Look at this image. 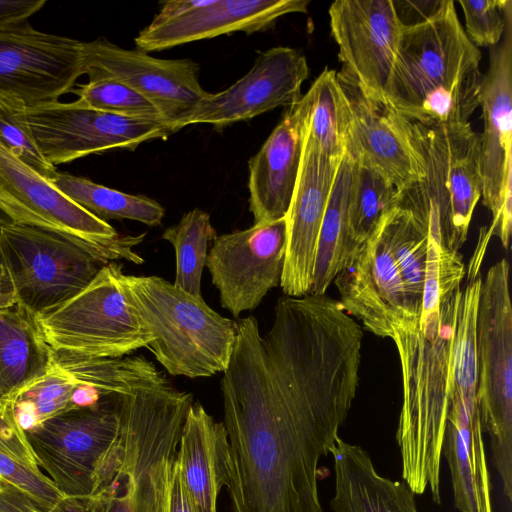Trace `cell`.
<instances>
[{"instance_id": "cell-7", "label": "cell", "mask_w": 512, "mask_h": 512, "mask_svg": "<svg viewBox=\"0 0 512 512\" xmlns=\"http://www.w3.org/2000/svg\"><path fill=\"white\" fill-rule=\"evenodd\" d=\"M417 126L426 174L401 193L398 205L411 211L436 245L458 252L482 196L481 136L470 122Z\"/></svg>"}, {"instance_id": "cell-3", "label": "cell", "mask_w": 512, "mask_h": 512, "mask_svg": "<svg viewBox=\"0 0 512 512\" xmlns=\"http://www.w3.org/2000/svg\"><path fill=\"white\" fill-rule=\"evenodd\" d=\"M461 287L442 295L437 308H422L418 320L395 328L403 403L396 441L402 477L414 494L429 487L440 505L442 446L456 392L453 375L454 321Z\"/></svg>"}, {"instance_id": "cell-43", "label": "cell", "mask_w": 512, "mask_h": 512, "mask_svg": "<svg viewBox=\"0 0 512 512\" xmlns=\"http://www.w3.org/2000/svg\"><path fill=\"white\" fill-rule=\"evenodd\" d=\"M210 0H171L163 3L159 13L149 24L150 27H157L177 19L199 7L209 3Z\"/></svg>"}, {"instance_id": "cell-1", "label": "cell", "mask_w": 512, "mask_h": 512, "mask_svg": "<svg viewBox=\"0 0 512 512\" xmlns=\"http://www.w3.org/2000/svg\"><path fill=\"white\" fill-rule=\"evenodd\" d=\"M361 346L323 324L237 322L223 372L230 512H323L318 464L335 446L360 381Z\"/></svg>"}, {"instance_id": "cell-23", "label": "cell", "mask_w": 512, "mask_h": 512, "mask_svg": "<svg viewBox=\"0 0 512 512\" xmlns=\"http://www.w3.org/2000/svg\"><path fill=\"white\" fill-rule=\"evenodd\" d=\"M308 5L307 0H210L163 25L146 26L135 44L148 53L237 31H265L284 15L305 13Z\"/></svg>"}, {"instance_id": "cell-36", "label": "cell", "mask_w": 512, "mask_h": 512, "mask_svg": "<svg viewBox=\"0 0 512 512\" xmlns=\"http://www.w3.org/2000/svg\"><path fill=\"white\" fill-rule=\"evenodd\" d=\"M465 18V33L476 47H494L502 40L512 20L510 0H459Z\"/></svg>"}, {"instance_id": "cell-19", "label": "cell", "mask_w": 512, "mask_h": 512, "mask_svg": "<svg viewBox=\"0 0 512 512\" xmlns=\"http://www.w3.org/2000/svg\"><path fill=\"white\" fill-rule=\"evenodd\" d=\"M309 76L306 58L290 47H274L259 54L253 67L238 81L218 93H208L183 122L207 123L223 128L247 121L277 107L300 100Z\"/></svg>"}, {"instance_id": "cell-45", "label": "cell", "mask_w": 512, "mask_h": 512, "mask_svg": "<svg viewBox=\"0 0 512 512\" xmlns=\"http://www.w3.org/2000/svg\"><path fill=\"white\" fill-rule=\"evenodd\" d=\"M48 512H100V502L96 496H63Z\"/></svg>"}, {"instance_id": "cell-29", "label": "cell", "mask_w": 512, "mask_h": 512, "mask_svg": "<svg viewBox=\"0 0 512 512\" xmlns=\"http://www.w3.org/2000/svg\"><path fill=\"white\" fill-rule=\"evenodd\" d=\"M411 319L420 317L426 275L428 232L410 210L396 205L383 215Z\"/></svg>"}, {"instance_id": "cell-2", "label": "cell", "mask_w": 512, "mask_h": 512, "mask_svg": "<svg viewBox=\"0 0 512 512\" xmlns=\"http://www.w3.org/2000/svg\"><path fill=\"white\" fill-rule=\"evenodd\" d=\"M117 449L93 496L100 512H168L172 467L192 394L143 356L119 358Z\"/></svg>"}, {"instance_id": "cell-6", "label": "cell", "mask_w": 512, "mask_h": 512, "mask_svg": "<svg viewBox=\"0 0 512 512\" xmlns=\"http://www.w3.org/2000/svg\"><path fill=\"white\" fill-rule=\"evenodd\" d=\"M129 305L153 335L146 348L173 376L209 377L230 362L237 322L158 276L121 275Z\"/></svg>"}, {"instance_id": "cell-9", "label": "cell", "mask_w": 512, "mask_h": 512, "mask_svg": "<svg viewBox=\"0 0 512 512\" xmlns=\"http://www.w3.org/2000/svg\"><path fill=\"white\" fill-rule=\"evenodd\" d=\"M122 264L111 261L77 295L36 317L58 356L122 358L153 340L129 305L121 285Z\"/></svg>"}, {"instance_id": "cell-21", "label": "cell", "mask_w": 512, "mask_h": 512, "mask_svg": "<svg viewBox=\"0 0 512 512\" xmlns=\"http://www.w3.org/2000/svg\"><path fill=\"white\" fill-rule=\"evenodd\" d=\"M339 164L319 148L308 128L285 216L286 247L280 286L286 296L310 294L320 228Z\"/></svg>"}, {"instance_id": "cell-14", "label": "cell", "mask_w": 512, "mask_h": 512, "mask_svg": "<svg viewBox=\"0 0 512 512\" xmlns=\"http://www.w3.org/2000/svg\"><path fill=\"white\" fill-rule=\"evenodd\" d=\"M484 130L481 136L482 202L492 213L489 231L504 248L512 227V20L491 48L479 90Z\"/></svg>"}, {"instance_id": "cell-20", "label": "cell", "mask_w": 512, "mask_h": 512, "mask_svg": "<svg viewBox=\"0 0 512 512\" xmlns=\"http://www.w3.org/2000/svg\"><path fill=\"white\" fill-rule=\"evenodd\" d=\"M329 19L342 70L365 91L384 98L401 31L393 1L337 0Z\"/></svg>"}, {"instance_id": "cell-16", "label": "cell", "mask_w": 512, "mask_h": 512, "mask_svg": "<svg viewBox=\"0 0 512 512\" xmlns=\"http://www.w3.org/2000/svg\"><path fill=\"white\" fill-rule=\"evenodd\" d=\"M286 247V219L216 236L206 264L221 305L234 317L258 307L280 285Z\"/></svg>"}, {"instance_id": "cell-22", "label": "cell", "mask_w": 512, "mask_h": 512, "mask_svg": "<svg viewBox=\"0 0 512 512\" xmlns=\"http://www.w3.org/2000/svg\"><path fill=\"white\" fill-rule=\"evenodd\" d=\"M305 93L288 107L260 150L249 160V207L254 224L284 218L296 186L309 125Z\"/></svg>"}, {"instance_id": "cell-18", "label": "cell", "mask_w": 512, "mask_h": 512, "mask_svg": "<svg viewBox=\"0 0 512 512\" xmlns=\"http://www.w3.org/2000/svg\"><path fill=\"white\" fill-rule=\"evenodd\" d=\"M334 282L343 309L379 337L392 338L395 328L413 320L383 216Z\"/></svg>"}, {"instance_id": "cell-41", "label": "cell", "mask_w": 512, "mask_h": 512, "mask_svg": "<svg viewBox=\"0 0 512 512\" xmlns=\"http://www.w3.org/2000/svg\"><path fill=\"white\" fill-rule=\"evenodd\" d=\"M0 512H45L26 491L0 477Z\"/></svg>"}, {"instance_id": "cell-25", "label": "cell", "mask_w": 512, "mask_h": 512, "mask_svg": "<svg viewBox=\"0 0 512 512\" xmlns=\"http://www.w3.org/2000/svg\"><path fill=\"white\" fill-rule=\"evenodd\" d=\"M330 453L335 469L333 512H417L415 494L406 483L379 474L361 446L338 437Z\"/></svg>"}, {"instance_id": "cell-27", "label": "cell", "mask_w": 512, "mask_h": 512, "mask_svg": "<svg viewBox=\"0 0 512 512\" xmlns=\"http://www.w3.org/2000/svg\"><path fill=\"white\" fill-rule=\"evenodd\" d=\"M353 158L346 151L335 175L322 220L310 294L323 295L355 247L348 225V195Z\"/></svg>"}, {"instance_id": "cell-44", "label": "cell", "mask_w": 512, "mask_h": 512, "mask_svg": "<svg viewBox=\"0 0 512 512\" xmlns=\"http://www.w3.org/2000/svg\"><path fill=\"white\" fill-rule=\"evenodd\" d=\"M168 512H195L181 481L176 458L172 467Z\"/></svg>"}, {"instance_id": "cell-24", "label": "cell", "mask_w": 512, "mask_h": 512, "mask_svg": "<svg viewBox=\"0 0 512 512\" xmlns=\"http://www.w3.org/2000/svg\"><path fill=\"white\" fill-rule=\"evenodd\" d=\"M176 462L194 511L217 512L219 493L229 482V442L224 423L199 402L187 411Z\"/></svg>"}, {"instance_id": "cell-30", "label": "cell", "mask_w": 512, "mask_h": 512, "mask_svg": "<svg viewBox=\"0 0 512 512\" xmlns=\"http://www.w3.org/2000/svg\"><path fill=\"white\" fill-rule=\"evenodd\" d=\"M310 99L309 133L335 162L346 153L349 111L337 72L325 68L306 92Z\"/></svg>"}, {"instance_id": "cell-4", "label": "cell", "mask_w": 512, "mask_h": 512, "mask_svg": "<svg viewBox=\"0 0 512 512\" xmlns=\"http://www.w3.org/2000/svg\"><path fill=\"white\" fill-rule=\"evenodd\" d=\"M481 58L454 1L444 0L427 21L401 26L384 98L398 113L423 126L468 123L479 107Z\"/></svg>"}, {"instance_id": "cell-15", "label": "cell", "mask_w": 512, "mask_h": 512, "mask_svg": "<svg viewBox=\"0 0 512 512\" xmlns=\"http://www.w3.org/2000/svg\"><path fill=\"white\" fill-rule=\"evenodd\" d=\"M191 59H159L121 48L106 38L83 42V73L89 81L114 79L139 92L162 113L172 133L207 94Z\"/></svg>"}, {"instance_id": "cell-10", "label": "cell", "mask_w": 512, "mask_h": 512, "mask_svg": "<svg viewBox=\"0 0 512 512\" xmlns=\"http://www.w3.org/2000/svg\"><path fill=\"white\" fill-rule=\"evenodd\" d=\"M120 410L116 393L51 417L24 431L38 467L66 497L97 491L118 445Z\"/></svg>"}, {"instance_id": "cell-33", "label": "cell", "mask_w": 512, "mask_h": 512, "mask_svg": "<svg viewBox=\"0 0 512 512\" xmlns=\"http://www.w3.org/2000/svg\"><path fill=\"white\" fill-rule=\"evenodd\" d=\"M79 383L57 362L45 376L38 379L16 398L13 411L23 431L60 413L75 408L74 393Z\"/></svg>"}, {"instance_id": "cell-11", "label": "cell", "mask_w": 512, "mask_h": 512, "mask_svg": "<svg viewBox=\"0 0 512 512\" xmlns=\"http://www.w3.org/2000/svg\"><path fill=\"white\" fill-rule=\"evenodd\" d=\"M83 74V42L28 20L0 23V101L17 109L53 103Z\"/></svg>"}, {"instance_id": "cell-37", "label": "cell", "mask_w": 512, "mask_h": 512, "mask_svg": "<svg viewBox=\"0 0 512 512\" xmlns=\"http://www.w3.org/2000/svg\"><path fill=\"white\" fill-rule=\"evenodd\" d=\"M0 137L24 163L48 180L58 171L43 156L15 108L0 101Z\"/></svg>"}, {"instance_id": "cell-8", "label": "cell", "mask_w": 512, "mask_h": 512, "mask_svg": "<svg viewBox=\"0 0 512 512\" xmlns=\"http://www.w3.org/2000/svg\"><path fill=\"white\" fill-rule=\"evenodd\" d=\"M510 264L501 259L482 279L476 319L477 391L481 428L503 492L512 495V304Z\"/></svg>"}, {"instance_id": "cell-42", "label": "cell", "mask_w": 512, "mask_h": 512, "mask_svg": "<svg viewBox=\"0 0 512 512\" xmlns=\"http://www.w3.org/2000/svg\"><path fill=\"white\" fill-rule=\"evenodd\" d=\"M45 4V0H0V23L28 20Z\"/></svg>"}, {"instance_id": "cell-38", "label": "cell", "mask_w": 512, "mask_h": 512, "mask_svg": "<svg viewBox=\"0 0 512 512\" xmlns=\"http://www.w3.org/2000/svg\"><path fill=\"white\" fill-rule=\"evenodd\" d=\"M0 477L26 491L45 512L63 495L41 470H34L0 451Z\"/></svg>"}, {"instance_id": "cell-28", "label": "cell", "mask_w": 512, "mask_h": 512, "mask_svg": "<svg viewBox=\"0 0 512 512\" xmlns=\"http://www.w3.org/2000/svg\"><path fill=\"white\" fill-rule=\"evenodd\" d=\"M49 180L62 194L103 221L129 219L157 226L165 214L156 200L124 193L84 177L57 171Z\"/></svg>"}, {"instance_id": "cell-17", "label": "cell", "mask_w": 512, "mask_h": 512, "mask_svg": "<svg viewBox=\"0 0 512 512\" xmlns=\"http://www.w3.org/2000/svg\"><path fill=\"white\" fill-rule=\"evenodd\" d=\"M0 210L10 222L114 246L132 236L108 224L62 194L50 180L24 163L0 137Z\"/></svg>"}, {"instance_id": "cell-13", "label": "cell", "mask_w": 512, "mask_h": 512, "mask_svg": "<svg viewBox=\"0 0 512 512\" xmlns=\"http://www.w3.org/2000/svg\"><path fill=\"white\" fill-rule=\"evenodd\" d=\"M337 77L349 111L346 151L377 169L400 193L422 180L426 163L417 124L344 70Z\"/></svg>"}, {"instance_id": "cell-26", "label": "cell", "mask_w": 512, "mask_h": 512, "mask_svg": "<svg viewBox=\"0 0 512 512\" xmlns=\"http://www.w3.org/2000/svg\"><path fill=\"white\" fill-rule=\"evenodd\" d=\"M56 353L36 317L17 304L0 308V404L13 408L19 394L49 373Z\"/></svg>"}, {"instance_id": "cell-5", "label": "cell", "mask_w": 512, "mask_h": 512, "mask_svg": "<svg viewBox=\"0 0 512 512\" xmlns=\"http://www.w3.org/2000/svg\"><path fill=\"white\" fill-rule=\"evenodd\" d=\"M145 233L114 246L34 226L0 222V278L6 306L17 304L35 317L81 292L111 261L140 264L133 247Z\"/></svg>"}, {"instance_id": "cell-35", "label": "cell", "mask_w": 512, "mask_h": 512, "mask_svg": "<svg viewBox=\"0 0 512 512\" xmlns=\"http://www.w3.org/2000/svg\"><path fill=\"white\" fill-rule=\"evenodd\" d=\"M442 453L451 470L455 507L461 512H493L491 491L474 475L465 443L450 417L447 418Z\"/></svg>"}, {"instance_id": "cell-12", "label": "cell", "mask_w": 512, "mask_h": 512, "mask_svg": "<svg viewBox=\"0 0 512 512\" xmlns=\"http://www.w3.org/2000/svg\"><path fill=\"white\" fill-rule=\"evenodd\" d=\"M15 113L54 166L113 148L133 151L145 141L172 133L163 123L83 108L73 102L15 108Z\"/></svg>"}, {"instance_id": "cell-34", "label": "cell", "mask_w": 512, "mask_h": 512, "mask_svg": "<svg viewBox=\"0 0 512 512\" xmlns=\"http://www.w3.org/2000/svg\"><path fill=\"white\" fill-rule=\"evenodd\" d=\"M71 92L78 96L73 101L76 106L167 125L164 116L151 101L114 79L88 81Z\"/></svg>"}, {"instance_id": "cell-31", "label": "cell", "mask_w": 512, "mask_h": 512, "mask_svg": "<svg viewBox=\"0 0 512 512\" xmlns=\"http://www.w3.org/2000/svg\"><path fill=\"white\" fill-rule=\"evenodd\" d=\"M352 158L348 225L351 241L356 249L372 233L381 217L398 205L401 193L373 166L354 156Z\"/></svg>"}, {"instance_id": "cell-40", "label": "cell", "mask_w": 512, "mask_h": 512, "mask_svg": "<svg viewBox=\"0 0 512 512\" xmlns=\"http://www.w3.org/2000/svg\"><path fill=\"white\" fill-rule=\"evenodd\" d=\"M401 26H413L430 19L444 0H392Z\"/></svg>"}, {"instance_id": "cell-39", "label": "cell", "mask_w": 512, "mask_h": 512, "mask_svg": "<svg viewBox=\"0 0 512 512\" xmlns=\"http://www.w3.org/2000/svg\"><path fill=\"white\" fill-rule=\"evenodd\" d=\"M0 451L34 470H41L25 433L16 420L13 408L2 404H0Z\"/></svg>"}, {"instance_id": "cell-32", "label": "cell", "mask_w": 512, "mask_h": 512, "mask_svg": "<svg viewBox=\"0 0 512 512\" xmlns=\"http://www.w3.org/2000/svg\"><path fill=\"white\" fill-rule=\"evenodd\" d=\"M210 216L194 208L185 213L174 226L168 227L162 238L172 244L176 254L174 285L194 296H201V277L207 258L208 242L216 238Z\"/></svg>"}]
</instances>
